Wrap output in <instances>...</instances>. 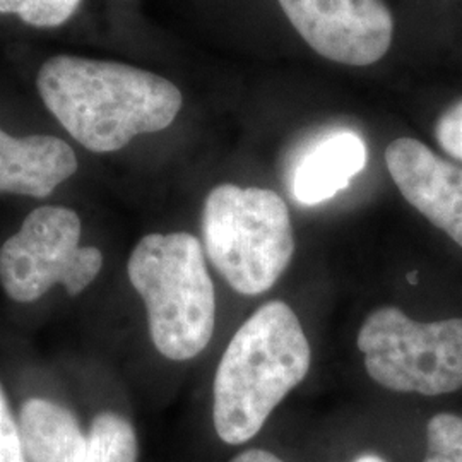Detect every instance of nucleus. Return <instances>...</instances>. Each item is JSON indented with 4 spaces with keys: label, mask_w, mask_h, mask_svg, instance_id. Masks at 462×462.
<instances>
[{
    "label": "nucleus",
    "mask_w": 462,
    "mask_h": 462,
    "mask_svg": "<svg viewBox=\"0 0 462 462\" xmlns=\"http://www.w3.org/2000/svg\"><path fill=\"white\" fill-rule=\"evenodd\" d=\"M38 93L67 133L93 152L125 148L160 133L182 108L180 89L139 67L55 55L38 72Z\"/></svg>",
    "instance_id": "nucleus-1"
},
{
    "label": "nucleus",
    "mask_w": 462,
    "mask_h": 462,
    "mask_svg": "<svg viewBox=\"0 0 462 462\" xmlns=\"http://www.w3.org/2000/svg\"><path fill=\"white\" fill-rule=\"evenodd\" d=\"M297 314L280 300L257 309L235 332L216 370L213 421L228 446L252 440L310 368Z\"/></svg>",
    "instance_id": "nucleus-2"
},
{
    "label": "nucleus",
    "mask_w": 462,
    "mask_h": 462,
    "mask_svg": "<svg viewBox=\"0 0 462 462\" xmlns=\"http://www.w3.org/2000/svg\"><path fill=\"white\" fill-rule=\"evenodd\" d=\"M127 274L148 310L154 347L173 362L196 358L216 324L215 284L190 233H151L133 250Z\"/></svg>",
    "instance_id": "nucleus-3"
},
{
    "label": "nucleus",
    "mask_w": 462,
    "mask_h": 462,
    "mask_svg": "<svg viewBox=\"0 0 462 462\" xmlns=\"http://www.w3.org/2000/svg\"><path fill=\"white\" fill-rule=\"evenodd\" d=\"M202 235L211 263L240 295L271 290L295 252L288 206L269 189L215 187L204 202Z\"/></svg>",
    "instance_id": "nucleus-4"
},
{
    "label": "nucleus",
    "mask_w": 462,
    "mask_h": 462,
    "mask_svg": "<svg viewBox=\"0 0 462 462\" xmlns=\"http://www.w3.org/2000/svg\"><path fill=\"white\" fill-rule=\"evenodd\" d=\"M368 375L394 393L442 396L462 387V319L416 322L396 307L365 319L358 339Z\"/></svg>",
    "instance_id": "nucleus-5"
},
{
    "label": "nucleus",
    "mask_w": 462,
    "mask_h": 462,
    "mask_svg": "<svg viewBox=\"0 0 462 462\" xmlns=\"http://www.w3.org/2000/svg\"><path fill=\"white\" fill-rule=\"evenodd\" d=\"M81 217L62 206H42L26 216L21 228L0 248V282L19 303L43 297L62 284L76 297L98 278L99 248L79 245Z\"/></svg>",
    "instance_id": "nucleus-6"
},
{
    "label": "nucleus",
    "mask_w": 462,
    "mask_h": 462,
    "mask_svg": "<svg viewBox=\"0 0 462 462\" xmlns=\"http://www.w3.org/2000/svg\"><path fill=\"white\" fill-rule=\"evenodd\" d=\"M300 36L332 62L364 67L389 51L394 21L383 0H278Z\"/></svg>",
    "instance_id": "nucleus-7"
},
{
    "label": "nucleus",
    "mask_w": 462,
    "mask_h": 462,
    "mask_svg": "<svg viewBox=\"0 0 462 462\" xmlns=\"http://www.w3.org/2000/svg\"><path fill=\"white\" fill-rule=\"evenodd\" d=\"M385 165L402 198L462 247L461 166L411 137H399L387 146Z\"/></svg>",
    "instance_id": "nucleus-8"
},
{
    "label": "nucleus",
    "mask_w": 462,
    "mask_h": 462,
    "mask_svg": "<svg viewBox=\"0 0 462 462\" xmlns=\"http://www.w3.org/2000/svg\"><path fill=\"white\" fill-rule=\"evenodd\" d=\"M78 171L74 149L53 135L14 137L0 129V192L49 198Z\"/></svg>",
    "instance_id": "nucleus-9"
},
{
    "label": "nucleus",
    "mask_w": 462,
    "mask_h": 462,
    "mask_svg": "<svg viewBox=\"0 0 462 462\" xmlns=\"http://www.w3.org/2000/svg\"><path fill=\"white\" fill-rule=\"evenodd\" d=\"M366 165V146L358 134L339 131L320 139L300 160L293 173V196L315 206L345 190Z\"/></svg>",
    "instance_id": "nucleus-10"
},
{
    "label": "nucleus",
    "mask_w": 462,
    "mask_h": 462,
    "mask_svg": "<svg viewBox=\"0 0 462 462\" xmlns=\"http://www.w3.org/2000/svg\"><path fill=\"white\" fill-rule=\"evenodd\" d=\"M19 433L28 462H84L86 435L67 408L32 397L19 411Z\"/></svg>",
    "instance_id": "nucleus-11"
},
{
    "label": "nucleus",
    "mask_w": 462,
    "mask_h": 462,
    "mask_svg": "<svg viewBox=\"0 0 462 462\" xmlns=\"http://www.w3.org/2000/svg\"><path fill=\"white\" fill-rule=\"evenodd\" d=\"M86 440L84 462H137V435L133 425L118 414H98Z\"/></svg>",
    "instance_id": "nucleus-12"
},
{
    "label": "nucleus",
    "mask_w": 462,
    "mask_h": 462,
    "mask_svg": "<svg viewBox=\"0 0 462 462\" xmlns=\"http://www.w3.org/2000/svg\"><path fill=\"white\" fill-rule=\"evenodd\" d=\"M79 4L81 0H0V14H14L34 28H57Z\"/></svg>",
    "instance_id": "nucleus-13"
},
{
    "label": "nucleus",
    "mask_w": 462,
    "mask_h": 462,
    "mask_svg": "<svg viewBox=\"0 0 462 462\" xmlns=\"http://www.w3.org/2000/svg\"><path fill=\"white\" fill-rule=\"evenodd\" d=\"M423 462H462V416L440 413L430 420Z\"/></svg>",
    "instance_id": "nucleus-14"
},
{
    "label": "nucleus",
    "mask_w": 462,
    "mask_h": 462,
    "mask_svg": "<svg viewBox=\"0 0 462 462\" xmlns=\"http://www.w3.org/2000/svg\"><path fill=\"white\" fill-rule=\"evenodd\" d=\"M0 462H28L23 448L19 425L11 413L2 385H0Z\"/></svg>",
    "instance_id": "nucleus-15"
},
{
    "label": "nucleus",
    "mask_w": 462,
    "mask_h": 462,
    "mask_svg": "<svg viewBox=\"0 0 462 462\" xmlns=\"http://www.w3.org/2000/svg\"><path fill=\"white\" fill-rule=\"evenodd\" d=\"M435 137L447 154L462 162V99L437 120Z\"/></svg>",
    "instance_id": "nucleus-16"
},
{
    "label": "nucleus",
    "mask_w": 462,
    "mask_h": 462,
    "mask_svg": "<svg viewBox=\"0 0 462 462\" xmlns=\"http://www.w3.org/2000/svg\"><path fill=\"white\" fill-rule=\"evenodd\" d=\"M231 462H284L280 459L276 454L267 452L263 448H250L242 452L240 456H236Z\"/></svg>",
    "instance_id": "nucleus-17"
},
{
    "label": "nucleus",
    "mask_w": 462,
    "mask_h": 462,
    "mask_svg": "<svg viewBox=\"0 0 462 462\" xmlns=\"http://www.w3.org/2000/svg\"><path fill=\"white\" fill-rule=\"evenodd\" d=\"M355 462H387L385 459H382L377 454H364L360 456Z\"/></svg>",
    "instance_id": "nucleus-18"
},
{
    "label": "nucleus",
    "mask_w": 462,
    "mask_h": 462,
    "mask_svg": "<svg viewBox=\"0 0 462 462\" xmlns=\"http://www.w3.org/2000/svg\"><path fill=\"white\" fill-rule=\"evenodd\" d=\"M408 281H410L411 284H418V273H410V274H408Z\"/></svg>",
    "instance_id": "nucleus-19"
}]
</instances>
